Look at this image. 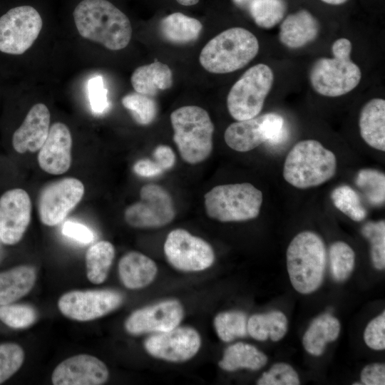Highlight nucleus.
Returning <instances> with one entry per match:
<instances>
[{
  "label": "nucleus",
  "mask_w": 385,
  "mask_h": 385,
  "mask_svg": "<svg viewBox=\"0 0 385 385\" xmlns=\"http://www.w3.org/2000/svg\"><path fill=\"white\" fill-rule=\"evenodd\" d=\"M72 18L83 38L118 51L125 48L132 36L129 18L109 0H78Z\"/></svg>",
  "instance_id": "obj_1"
},
{
  "label": "nucleus",
  "mask_w": 385,
  "mask_h": 385,
  "mask_svg": "<svg viewBox=\"0 0 385 385\" xmlns=\"http://www.w3.org/2000/svg\"><path fill=\"white\" fill-rule=\"evenodd\" d=\"M337 167V158L332 151L316 140H304L296 143L288 153L283 177L293 187L307 189L332 178Z\"/></svg>",
  "instance_id": "obj_2"
},
{
  "label": "nucleus",
  "mask_w": 385,
  "mask_h": 385,
  "mask_svg": "<svg viewBox=\"0 0 385 385\" xmlns=\"http://www.w3.org/2000/svg\"><path fill=\"white\" fill-rule=\"evenodd\" d=\"M287 267L294 289L304 294L316 291L322 284L327 253L322 237L312 231L297 234L287 250Z\"/></svg>",
  "instance_id": "obj_3"
},
{
  "label": "nucleus",
  "mask_w": 385,
  "mask_h": 385,
  "mask_svg": "<svg viewBox=\"0 0 385 385\" xmlns=\"http://www.w3.org/2000/svg\"><path fill=\"white\" fill-rule=\"evenodd\" d=\"M258 51V40L251 31L233 27L208 41L200 52L199 61L210 73H227L245 67Z\"/></svg>",
  "instance_id": "obj_4"
},
{
  "label": "nucleus",
  "mask_w": 385,
  "mask_h": 385,
  "mask_svg": "<svg viewBox=\"0 0 385 385\" xmlns=\"http://www.w3.org/2000/svg\"><path fill=\"white\" fill-rule=\"evenodd\" d=\"M173 140L183 160L197 164L207 159L212 150L214 125L208 113L197 106H185L170 115Z\"/></svg>",
  "instance_id": "obj_5"
},
{
  "label": "nucleus",
  "mask_w": 385,
  "mask_h": 385,
  "mask_svg": "<svg viewBox=\"0 0 385 385\" xmlns=\"http://www.w3.org/2000/svg\"><path fill=\"white\" fill-rule=\"evenodd\" d=\"M207 216L222 222L256 218L262 204V192L249 183L217 185L204 196Z\"/></svg>",
  "instance_id": "obj_6"
},
{
  "label": "nucleus",
  "mask_w": 385,
  "mask_h": 385,
  "mask_svg": "<svg viewBox=\"0 0 385 385\" xmlns=\"http://www.w3.org/2000/svg\"><path fill=\"white\" fill-rule=\"evenodd\" d=\"M274 81L271 68L258 63L247 69L232 86L227 97V107L236 120L257 116Z\"/></svg>",
  "instance_id": "obj_7"
},
{
  "label": "nucleus",
  "mask_w": 385,
  "mask_h": 385,
  "mask_svg": "<svg viewBox=\"0 0 385 385\" xmlns=\"http://www.w3.org/2000/svg\"><path fill=\"white\" fill-rule=\"evenodd\" d=\"M42 27L43 18L37 7L21 4L9 9L0 16V51L24 53L36 40Z\"/></svg>",
  "instance_id": "obj_8"
},
{
  "label": "nucleus",
  "mask_w": 385,
  "mask_h": 385,
  "mask_svg": "<svg viewBox=\"0 0 385 385\" xmlns=\"http://www.w3.org/2000/svg\"><path fill=\"white\" fill-rule=\"evenodd\" d=\"M334 58H318L309 72L313 89L327 97L345 95L359 83L361 72L350 58V55L334 53Z\"/></svg>",
  "instance_id": "obj_9"
},
{
  "label": "nucleus",
  "mask_w": 385,
  "mask_h": 385,
  "mask_svg": "<svg viewBox=\"0 0 385 385\" xmlns=\"http://www.w3.org/2000/svg\"><path fill=\"white\" fill-rule=\"evenodd\" d=\"M287 135L283 117L275 113L237 120L225 130L226 144L238 152H248L263 143L277 144Z\"/></svg>",
  "instance_id": "obj_10"
},
{
  "label": "nucleus",
  "mask_w": 385,
  "mask_h": 385,
  "mask_svg": "<svg viewBox=\"0 0 385 385\" xmlns=\"http://www.w3.org/2000/svg\"><path fill=\"white\" fill-rule=\"evenodd\" d=\"M140 200L128 206L124 213L126 222L136 228H157L173 221L174 203L168 192L156 184H146L140 191Z\"/></svg>",
  "instance_id": "obj_11"
},
{
  "label": "nucleus",
  "mask_w": 385,
  "mask_h": 385,
  "mask_svg": "<svg viewBox=\"0 0 385 385\" xmlns=\"http://www.w3.org/2000/svg\"><path fill=\"white\" fill-rule=\"evenodd\" d=\"M164 252L173 267L184 272L205 270L215 261L214 250L207 242L180 228L168 233Z\"/></svg>",
  "instance_id": "obj_12"
},
{
  "label": "nucleus",
  "mask_w": 385,
  "mask_h": 385,
  "mask_svg": "<svg viewBox=\"0 0 385 385\" xmlns=\"http://www.w3.org/2000/svg\"><path fill=\"white\" fill-rule=\"evenodd\" d=\"M123 299V295L115 290H75L63 294L58 306L66 317L86 322L114 311L122 304Z\"/></svg>",
  "instance_id": "obj_13"
},
{
  "label": "nucleus",
  "mask_w": 385,
  "mask_h": 385,
  "mask_svg": "<svg viewBox=\"0 0 385 385\" xmlns=\"http://www.w3.org/2000/svg\"><path fill=\"white\" fill-rule=\"evenodd\" d=\"M84 185L74 178H65L46 185L38 197V208L41 222L54 226L62 222L81 201Z\"/></svg>",
  "instance_id": "obj_14"
},
{
  "label": "nucleus",
  "mask_w": 385,
  "mask_h": 385,
  "mask_svg": "<svg viewBox=\"0 0 385 385\" xmlns=\"http://www.w3.org/2000/svg\"><path fill=\"white\" fill-rule=\"evenodd\" d=\"M201 338L189 327H176L155 333L147 338L144 346L152 356L172 362H183L192 358L199 351Z\"/></svg>",
  "instance_id": "obj_15"
},
{
  "label": "nucleus",
  "mask_w": 385,
  "mask_h": 385,
  "mask_svg": "<svg viewBox=\"0 0 385 385\" xmlns=\"http://www.w3.org/2000/svg\"><path fill=\"white\" fill-rule=\"evenodd\" d=\"M183 315L179 301L167 299L133 312L127 318L125 328L133 335L163 332L178 327Z\"/></svg>",
  "instance_id": "obj_16"
},
{
  "label": "nucleus",
  "mask_w": 385,
  "mask_h": 385,
  "mask_svg": "<svg viewBox=\"0 0 385 385\" xmlns=\"http://www.w3.org/2000/svg\"><path fill=\"white\" fill-rule=\"evenodd\" d=\"M31 214V202L26 191L14 188L0 197V242L13 245L26 232Z\"/></svg>",
  "instance_id": "obj_17"
},
{
  "label": "nucleus",
  "mask_w": 385,
  "mask_h": 385,
  "mask_svg": "<svg viewBox=\"0 0 385 385\" xmlns=\"http://www.w3.org/2000/svg\"><path fill=\"white\" fill-rule=\"evenodd\" d=\"M106 365L89 354H78L61 362L53 370L54 385H100L108 378Z\"/></svg>",
  "instance_id": "obj_18"
},
{
  "label": "nucleus",
  "mask_w": 385,
  "mask_h": 385,
  "mask_svg": "<svg viewBox=\"0 0 385 385\" xmlns=\"http://www.w3.org/2000/svg\"><path fill=\"white\" fill-rule=\"evenodd\" d=\"M72 137L69 128L63 123H53L38 155L40 168L53 175L66 173L71 164Z\"/></svg>",
  "instance_id": "obj_19"
},
{
  "label": "nucleus",
  "mask_w": 385,
  "mask_h": 385,
  "mask_svg": "<svg viewBox=\"0 0 385 385\" xmlns=\"http://www.w3.org/2000/svg\"><path fill=\"white\" fill-rule=\"evenodd\" d=\"M50 124V112L43 103L31 107L21 126L14 133L12 145L19 153L38 150L46 141Z\"/></svg>",
  "instance_id": "obj_20"
},
{
  "label": "nucleus",
  "mask_w": 385,
  "mask_h": 385,
  "mask_svg": "<svg viewBox=\"0 0 385 385\" xmlns=\"http://www.w3.org/2000/svg\"><path fill=\"white\" fill-rule=\"evenodd\" d=\"M319 31L317 19L307 10L288 15L282 22L279 38L289 48H302L314 41Z\"/></svg>",
  "instance_id": "obj_21"
},
{
  "label": "nucleus",
  "mask_w": 385,
  "mask_h": 385,
  "mask_svg": "<svg viewBox=\"0 0 385 385\" xmlns=\"http://www.w3.org/2000/svg\"><path fill=\"white\" fill-rule=\"evenodd\" d=\"M158 273L155 262L149 257L129 252L118 263V274L123 285L130 289H138L149 285Z\"/></svg>",
  "instance_id": "obj_22"
},
{
  "label": "nucleus",
  "mask_w": 385,
  "mask_h": 385,
  "mask_svg": "<svg viewBox=\"0 0 385 385\" xmlns=\"http://www.w3.org/2000/svg\"><path fill=\"white\" fill-rule=\"evenodd\" d=\"M363 140L371 148L385 151V101L373 98L361 108L359 118Z\"/></svg>",
  "instance_id": "obj_23"
},
{
  "label": "nucleus",
  "mask_w": 385,
  "mask_h": 385,
  "mask_svg": "<svg viewBox=\"0 0 385 385\" xmlns=\"http://www.w3.org/2000/svg\"><path fill=\"white\" fill-rule=\"evenodd\" d=\"M173 82L171 69L157 59L153 63L138 67L130 77L135 91L150 96L170 88Z\"/></svg>",
  "instance_id": "obj_24"
},
{
  "label": "nucleus",
  "mask_w": 385,
  "mask_h": 385,
  "mask_svg": "<svg viewBox=\"0 0 385 385\" xmlns=\"http://www.w3.org/2000/svg\"><path fill=\"white\" fill-rule=\"evenodd\" d=\"M36 279V270L29 265H21L0 272V305L11 304L26 295Z\"/></svg>",
  "instance_id": "obj_25"
},
{
  "label": "nucleus",
  "mask_w": 385,
  "mask_h": 385,
  "mask_svg": "<svg viewBox=\"0 0 385 385\" xmlns=\"http://www.w3.org/2000/svg\"><path fill=\"white\" fill-rule=\"evenodd\" d=\"M341 325L330 314H324L312 322L304 334L302 344L306 351L314 356L322 355L327 343L336 340Z\"/></svg>",
  "instance_id": "obj_26"
},
{
  "label": "nucleus",
  "mask_w": 385,
  "mask_h": 385,
  "mask_svg": "<svg viewBox=\"0 0 385 385\" xmlns=\"http://www.w3.org/2000/svg\"><path fill=\"white\" fill-rule=\"evenodd\" d=\"M267 362V356L250 344L238 342L229 346L224 351L219 366L225 371L240 369L258 370Z\"/></svg>",
  "instance_id": "obj_27"
},
{
  "label": "nucleus",
  "mask_w": 385,
  "mask_h": 385,
  "mask_svg": "<svg viewBox=\"0 0 385 385\" xmlns=\"http://www.w3.org/2000/svg\"><path fill=\"white\" fill-rule=\"evenodd\" d=\"M160 29L166 40L175 43H187L199 37L202 24L195 18L176 12L161 20Z\"/></svg>",
  "instance_id": "obj_28"
},
{
  "label": "nucleus",
  "mask_w": 385,
  "mask_h": 385,
  "mask_svg": "<svg viewBox=\"0 0 385 385\" xmlns=\"http://www.w3.org/2000/svg\"><path fill=\"white\" fill-rule=\"evenodd\" d=\"M287 329V317L280 311L254 314L247 320V333L258 341L270 338L272 341L277 342L283 338Z\"/></svg>",
  "instance_id": "obj_29"
},
{
  "label": "nucleus",
  "mask_w": 385,
  "mask_h": 385,
  "mask_svg": "<svg viewBox=\"0 0 385 385\" xmlns=\"http://www.w3.org/2000/svg\"><path fill=\"white\" fill-rule=\"evenodd\" d=\"M114 256V247L108 241H99L88 249L86 265L87 277L91 282L98 284L106 280Z\"/></svg>",
  "instance_id": "obj_30"
},
{
  "label": "nucleus",
  "mask_w": 385,
  "mask_h": 385,
  "mask_svg": "<svg viewBox=\"0 0 385 385\" xmlns=\"http://www.w3.org/2000/svg\"><path fill=\"white\" fill-rule=\"evenodd\" d=\"M249 10L255 24L263 29H271L279 23L287 11L284 0H252Z\"/></svg>",
  "instance_id": "obj_31"
},
{
  "label": "nucleus",
  "mask_w": 385,
  "mask_h": 385,
  "mask_svg": "<svg viewBox=\"0 0 385 385\" xmlns=\"http://www.w3.org/2000/svg\"><path fill=\"white\" fill-rule=\"evenodd\" d=\"M214 327L218 337L225 342L244 337L248 334L247 316L240 311L219 313L215 317Z\"/></svg>",
  "instance_id": "obj_32"
},
{
  "label": "nucleus",
  "mask_w": 385,
  "mask_h": 385,
  "mask_svg": "<svg viewBox=\"0 0 385 385\" xmlns=\"http://www.w3.org/2000/svg\"><path fill=\"white\" fill-rule=\"evenodd\" d=\"M330 272L334 280L342 282L351 274L355 264V253L346 242L337 241L329 250Z\"/></svg>",
  "instance_id": "obj_33"
},
{
  "label": "nucleus",
  "mask_w": 385,
  "mask_h": 385,
  "mask_svg": "<svg viewBox=\"0 0 385 385\" xmlns=\"http://www.w3.org/2000/svg\"><path fill=\"white\" fill-rule=\"evenodd\" d=\"M334 206L355 222L364 220L367 212L358 193L350 186L342 185L335 188L331 193Z\"/></svg>",
  "instance_id": "obj_34"
},
{
  "label": "nucleus",
  "mask_w": 385,
  "mask_h": 385,
  "mask_svg": "<svg viewBox=\"0 0 385 385\" xmlns=\"http://www.w3.org/2000/svg\"><path fill=\"white\" fill-rule=\"evenodd\" d=\"M355 183L360 188L368 202L374 206H381L385 200V175L375 169L359 170Z\"/></svg>",
  "instance_id": "obj_35"
},
{
  "label": "nucleus",
  "mask_w": 385,
  "mask_h": 385,
  "mask_svg": "<svg viewBox=\"0 0 385 385\" xmlns=\"http://www.w3.org/2000/svg\"><path fill=\"white\" fill-rule=\"evenodd\" d=\"M121 102L140 125H149L156 117L158 106L152 96L137 92L130 93L123 96Z\"/></svg>",
  "instance_id": "obj_36"
},
{
  "label": "nucleus",
  "mask_w": 385,
  "mask_h": 385,
  "mask_svg": "<svg viewBox=\"0 0 385 385\" xmlns=\"http://www.w3.org/2000/svg\"><path fill=\"white\" fill-rule=\"evenodd\" d=\"M362 235L371 245V258L374 267L379 270L385 267V222H366L361 228Z\"/></svg>",
  "instance_id": "obj_37"
},
{
  "label": "nucleus",
  "mask_w": 385,
  "mask_h": 385,
  "mask_svg": "<svg viewBox=\"0 0 385 385\" xmlns=\"http://www.w3.org/2000/svg\"><path fill=\"white\" fill-rule=\"evenodd\" d=\"M36 319V311L29 304L0 305V320L9 327L24 329L33 324Z\"/></svg>",
  "instance_id": "obj_38"
},
{
  "label": "nucleus",
  "mask_w": 385,
  "mask_h": 385,
  "mask_svg": "<svg viewBox=\"0 0 385 385\" xmlns=\"http://www.w3.org/2000/svg\"><path fill=\"white\" fill-rule=\"evenodd\" d=\"M24 360V351L19 344L11 342L0 344V384L20 369Z\"/></svg>",
  "instance_id": "obj_39"
},
{
  "label": "nucleus",
  "mask_w": 385,
  "mask_h": 385,
  "mask_svg": "<svg viewBox=\"0 0 385 385\" xmlns=\"http://www.w3.org/2000/svg\"><path fill=\"white\" fill-rule=\"evenodd\" d=\"M299 379L296 371L288 364L279 362L272 366L257 380L258 385H299Z\"/></svg>",
  "instance_id": "obj_40"
},
{
  "label": "nucleus",
  "mask_w": 385,
  "mask_h": 385,
  "mask_svg": "<svg viewBox=\"0 0 385 385\" xmlns=\"http://www.w3.org/2000/svg\"><path fill=\"white\" fill-rule=\"evenodd\" d=\"M88 98L91 109L96 114L104 113L109 106L108 90L104 86L102 76L92 77L88 83Z\"/></svg>",
  "instance_id": "obj_41"
},
{
  "label": "nucleus",
  "mask_w": 385,
  "mask_h": 385,
  "mask_svg": "<svg viewBox=\"0 0 385 385\" xmlns=\"http://www.w3.org/2000/svg\"><path fill=\"white\" fill-rule=\"evenodd\" d=\"M366 344L374 350L385 349V312L373 319L364 332Z\"/></svg>",
  "instance_id": "obj_42"
},
{
  "label": "nucleus",
  "mask_w": 385,
  "mask_h": 385,
  "mask_svg": "<svg viewBox=\"0 0 385 385\" xmlns=\"http://www.w3.org/2000/svg\"><path fill=\"white\" fill-rule=\"evenodd\" d=\"M62 233L81 243L88 244L93 240V232L83 224L73 221L66 222L62 227Z\"/></svg>",
  "instance_id": "obj_43"
},
{
  "label": "nucleus",
  "mask_w": 385,
  "mask_h": 385,
  "mask_svg": "<svg viewBox=\"0 0 385 385\" xmlns=\"http://www.w3.org/2000/svg\"><path fill=\"white\" fill-rule=\"evenodd\" d=\"M362 384L384 385L385 366L383 364H371L366 365L361 372Z\"/></svg>",
  "instance_id": "obj_44"
},
{
  "label": "nucleus",
  "mask_w": 385,
  "mask_h": 385,
  "mask_svg": "<svg viewBox=\"0 0 385 385\" xmlns=\"http://www.w3.org/2000/svg\"><path fill=\"white\" fill-rule=\"evenodd\" d=\"M154 161L164 171L170 169L175 163V155L172 148L166 145H160L153 151Z\"/></svg>",
  "instance_id": "obj_45"
},
{
  "label": "nucleus",
  "mask_w": 385,
  "mask_h": 385,
  "mask_svg": "<svg viewBox=\"0 0 385 385\" xmlns=\"http://www.w3.org/2000/svg\"><path fill=\"white\" fill-rule=\"evenodd\" d=\"M134 172L142 177H154L163 172L160 167L150 159H141L133 165Z\"/></svg>",
  "instance_id": "obj_46"
},
{
  "label": "nucleus",
  "mask_w": 385,
  "mask_h": 385,
  "mask_svg": "<svg viewBox=\"0 0 385 385\" xmlns=\"http://www.w3.org/2000/svg\"><path fill=\"white\" fill-rule=\"evenodd\" d=\"M180 4L183 6H192L198 3L199 0H176Z\"/></svg>",
  "instance_id": "obj_47"
},
{
  "label": "nucleus",
  "mask_w": 385,
  "mask_h": 385,
  "mask_svg": "<svg viewBox=\"0 0 385 385\" xmlns=\"http://www.w3.org/2000/svg\"><path fill=\"white\" fill-rule=\"evenodd\" d=\"M322 1L331 5H341L348 0H321Z\"/></svg>",
  "instance_id": "obj_48"
},
{
  "label": "nucleus",
  "mask_w": 385,
  "mask_h": 385,
  "mask_svg": "<svg viewBox=\"0 0 385 385\" xmlns=\"http://www.w3.org/2000/svg\"><path fill=\"white\" fill-rule=\"evenodd\" d=\"M234 2L237 4L238 6H246V5H249V4L252 1V0H233Z\"/></svg>",
  "instance_id": "obj_49"
}]
</instances>
